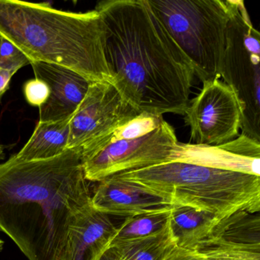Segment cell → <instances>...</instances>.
I'll list each match as a JSON object with an SVG mask.
<instances>
[{
    "instance_id": "7402d4cb",
    "label": "cell",
    "mask_w": 260,
    "mask_h": 260,
    "mask_svg": "<svg viewBox=\"0 0 260 260\" xmlns=\"http://www.w3.org/2000/svg\"><path fill=\"white\" fill-rule=\"evenodd\" d=\"M4 149H5V147H4V145H1V144H0V160H3V159L5 158Z\"/></svg>"
},
{
    "instance_id": "ffe728a7",
    "label": "cell",
    "mask_w": 260,
    "mask_h": 260,
    "mask_svg": "<svg viewBox=\"0 0 260 260\" xmlns=\"http://www.w3.org/2000/svg\"><path fill=\"white\" fill-rule=\"evenodd\" d=\"M162 260H208L194 249H185L175 244Z\"/></svg>"
},
{
    "instance_id": "4fadbf2b",
    "label": "cell",
    "mask_w": 260,
    "mask_h": 260,
    "mask_svg": "<svg viewBox=\"0 0 260 260\" xmlns=\"http://www.w3.org/2000/svg\"><path fill=\"white\" fill-rule=\"evenodd\" d=\"M118 226L109 215L88 207L70 228L58 260H99L115 238Z\"/></svg>"
},
{
    "instance_id": "5bb4252c",
    "label": "cell",
    "mask_w": 260,
    "mask_h": 260,
    "mask_svg": "<svg viewBox=\"0 0 260 260\" xmlns=\"http://www.w3.org/2000/svg\"><path fill=\"white\" fill-rule=\"evenodd\" d=\"M72 117L54 122L39 121L27 144L19 153L13 155V157L20 162H29L51 159L62 154L68 150Z\"/></svg>"
},
{
    "instance_id": "7a4b0ae2",
    "label": "cell",
    "mask_w": 260,
    "mask_h": 260,
    "mask_svg": "<svg viewBox=\"0 0 260 260\" xmlns=\"http://www.w3.org/2000/svg\"><path fill=\"white\" fill-rule=\"evenodd\" d=\"M81 152L0 164V231L28 260H58L70 228L91 205Z\"/></svg>"
},
{
    "instance_id": "603a6c76",
    "label": "cell",
    "mask_w": 260,
    "mask_h": 260,
    "mask_svg": "<svg viewBox=\"0 0 260 260\" xmlns=\"http://www.w3.org/2000/svg\"><path fill=\"white\" fill-rule=\"evenodd\" d=\"M4 242L2 239L0 238V252L4 249Z\"/></svg>"
},
{
    "instance_id": "277c9868",
    "label": "cell",
    "mask_w": 260,
    "mask_h": 260,
    "mask_svg": "<svg viewBox=\"0 0 260 260\" xmlns=\"http://www.w3.org/2000/svg\"><path fill=\"white\" fill-rule=\"evenodd\" d=\"M173 206L206 211L218 218L260 211V177L184 162H170L114 175Z\"/></svg>"
},
{
    "instance_id": "2e32d148",
    "label": "cell",
    "mask_w": 260,
    "mask_h": 260,
    "mask_svg": "<svg viewBox=\"0 0 260 260\" xmlns=\"http://www.w3.org/2000/svg\"><path fill=\"white\" fill-rule=\"evenodd\" d=\"M176 244L170 224L159 234L137 240L115 242L109 248L122 260H162Z\"/></svg>"
},
{
    "instance_id": "ac0fdd59",
    "label": "cell",
    "mask_w": 260,
    "mask_h": 260,
    "mask_svg": "<svg viewBox=\"0 0 260 260\" xmlns=\"http://www.w3.org/2000/svg\"><path fill=\"white\" fill-rule=\"evenodd\" d=\"M31 63V60L16 45L0 36V69L15 75L19 70Z\"/></svg>"
},
{
    "instance_id": "6da1fadb",
    "label": "cell",
    "mask_w": 260,
    "mask_h": 260,
    "mask_svg": "<svg viewBox=\"0 0 260 260\" xmlns=\"http://www.w3.org/2000/svg\"><path fill=\"white\" fill-rule=\"evenodd\" d=\"M106 57L114 86L140 112L184 115L194 72L147 0H104Z\"/></svg>"
},
{
    "instance_id": "52a82bcc",
    "label": "cell",
    "mask_w": 260,
    "mask_h": 260,
    "mask_svg": "<svg viewBox=\"0 0 260 260\" xmlns=\"http://www.w3.org/2000/svg\"><path fill=\"white\" fill-rule=\"evenodd\" d=\"M230 16L220 77L243 106L242 135L260 142V34L244 2L228 0Z\"/></svg>"
},
{
    "instance_id": "9a60e30c",
    "label": "cell",
    "mask_w": 260,
    "mask_h": 260,
    "mask_svg": "<svg viewBox=\"0 0 260 260\" xmlns=\"http://www.w3.org/2000/svg\"><path fill=\"white\" fill-rule=\"evenodd\" d=\"M221 220L190 207L173 206L170 211V228L176 244L185 249H194L206 240Z\"/></svg>"
},
{
    "instance_id": "44dd1931",
    "label": "cell",
    "mask_w": 260,
    "mask_h": 260,
    "mask_svg": "<svg viewBox=\"0 0 260 260\" xmlns=\"http://www.w3.org/2000/svg\"><path fill=\"white\" fill-rule=\"evenodd\" d=\"M14 74L5 70L0 69V104L2 103L3 97L4 94L8 91L10 88V80Z\"/></svg>"
},
{
    "instance_id": "8fae6325",
    "label": "cell",
    "mask_w": 260,
    "mask_h": 260,
    "mask_svg": "<svg viewBox=\"0 0 260 260\" xmlns=\"http://www.w3.org/2000/svg\"><path fill=\"white\" fill-rule=\"evenodd\" d=\"M36 79L48 84V100L39 107V121L54 122L71 118L78 109L91 82L68 68L43 62H31Z\"/></svg>"
},
{
    "instance_id": "5b68a950",
    "label": "cell",
    "mask_w": 260,
    "mask_h": 260,
    "mask_svg": "<svg viewBox=\"0 0 260 260\" xmlns=\"http://www.w3.org/2000/svg\"><path fill=\"white\" fill-rule=\"evenodd\" d=\"M202 83L220 79L228 0H147Z\"/></svg>"
},
{
    "instance_id": "7c38bea8",
    "label": "cell",
    "mask_w": 260,
    "mask_h": 260,
    "mask_svg": "<svg viewBox=\"0 0 260 260\" xmlns=\"http://www.w3.org/2000/svg\"><path fill=\"white\" fill-rule=\"evenodd\" d=\"M94 188L91 205L107 215L129 217L168 212L173 205L138 186L115 176L100 181Z\"/></svg>"
},
{
    "instance_id": "d6986e66",
    "label": "cell",
    "mask_w": 260,
    "mask_h": 260,
    "mask_svg": "<svg viewBox=\"0 0 260 260\" xmlns=\"http://www.w3.org/2000/svg\"><path fill=\"white\" fill-rule=\"evenodd\" d=\"M23 91L28 104L39 108L46 103L50 95L48 84L39 79L28 80L24 85Z\"/></svg>"
},
{
    "instance_id": "30bf717a",
    "label": "cell",
    "mask_w": 260,
    "mask_h": 260,
    "mask_svg": "<svg viewBox=\"0 0 260 260\" xmlns=\"http://www.w3.org/2000/svg\"><path fill=\"white\" fill-rule=\"evenodd\" d=\"M174 161L260 177V142L241 134L219 145L178 143L171 162Z\"/></svg>"
},
{
    "instance_id": "8992f818",
    "label": "cell",
    "mask_w": 260,
    "mask_h": 260,
    "mask_svg": "<svg viewBox=\"0 0 260 260\" xmlns=\"http://www.w3.org/2000/svg\"><path fill=\"white\" fill-rule=\"evenodd\" d=\"M178 143L174 128L162 115L142 112L120 127L101 148L81 157L85 177L100 182L171 162Z\"/></svg>"
},
{
    "instance_id": "9c48e42d",
    "label": "cell",
    "mask_w": 260,
    "mask_h": 260,
    "mask_svg": "<svg viewBox=\"0 0 260 260\" xmlns=\"http://www.w3.org/2000/svg\"><path fill=\"white\" fill-rule=\"evenodd\" d=\"M184 115L193 144L219 145L238 136L243 106L231 86L215 79L203 83L200 93L189 102Z\"/></svg>"
},
{
    "instance_id": "e0dca14e",
    "label": "cell",
    "mask_w": 260,
    "mask_h": 260,
    "mask_svg": "<svg viewBox=\"0 0 260 260\" xmlns=\"http://www.w3.org/2000/svg\"><path fill=\"white\" fill-rule=\"evenodd\" d=\"M170 211H168L126 217L117 228L116 235L112 243L137 240L159 234L170 225Z\"/></svg>"
},
{
    "instance_id": "ba28073f",
    "label": "cell",
    "mask_w": 260,
    "mask_h": 260,
    "mask_svg": "<svg viewBox=\"0 0 260 260\" xmlns=\"http://www.w3.org/2000/svg\"><path fill=\"white\" fill-rule=\"evenodd\" d=\"M141 113L112 83L91 82L70 122L68 149L80 150L81 157L91 154Z\"/></svg>"
},
{
    "instance_id": "cb8c5ba5",
    "label": "cell",
    "mask_w": 260,
    "mask_h": 260,
    "mask_svg": "<svg viewBox=\"0 0 260 260\" xmlns=\"http://www.w3.org/2000/svg\"><path fill=\"white\" fill-rule=\"evenodd\" d=\"M100 260H108V259H100Z\"/></svg>"
},
{
    "instance_id": "3957f363",
    "label": "cell",
    "mask_w": 260,
    "mask_h": 260,
    "mask_svg": "<svg viewBox=\"0 0 260 260\" xmlns=\"http://www.w3.org/2000/svg\"><path fill=\"white\" fill-rule=\"evenodd\" d=\"M0 36L31 62L71 70L114 85L106 57V25L96 10L62 11L48 4L0 0Z\"/></svg>"
}]
</instances>
